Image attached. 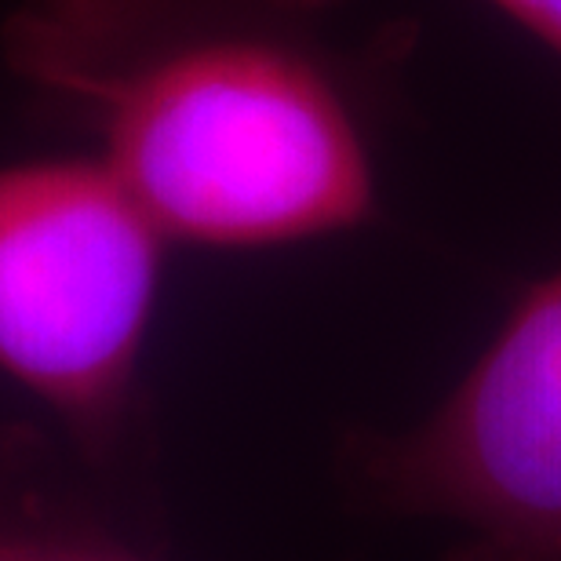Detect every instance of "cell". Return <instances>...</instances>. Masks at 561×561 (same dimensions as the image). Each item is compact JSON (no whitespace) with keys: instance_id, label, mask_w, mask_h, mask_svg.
Returning <instances> with one entry per match:
<instances>
[{"instance_id":"obj_1","label":"cell","mask_w":561,"mask_h":561,"mask_svg":"<svg viewBox=\"0 0 561 561\" xmlns=\"http://www.w3.org/2000/svg\"><path fill=\"white\" fill-rule=\"evenodd\" d=\"M346 0H30L8 62L62 99L168 241L255 249L373 216V121L401 51Z\"/></svg>"},{"instance_id":"obj_4","label":"cell","mask_w":561,"mask_h":561,"mask_svg":"<svg viewBox=\"0 0 561 561\" xmlns=\"http://www.w3.org/2000/svg\"><path fill=\"white\" fill-rule=\"evenodd\" d=\"M492 4L507 11L518 26L536 33L561 59V0H492Z\"/></svg>"},{"instance_id":"obj_3","label":"cell","mask_w":561,"mask_h":561,"mask_svg":"<svg viewBox=\"0 0 561 561\" xmlns=\"http://www.w3.org/2000/svg\"><path fill=\"white\" fill-rule=\"evenodd\" d=\"M164 241L99 157L0 168V368L77 416L114 409Z\"/></svg>"},{"instance_id":"obj_2","label":"cell","mask_w":561,"mask_h":561,"mask_svg":"<svg viewBox=\"0 0 561 561\" xmlns=\"http://www.w3.org/2000/svg\"><path fill=\"white\" fill-rule=\"evenodd\" d=\"M343 474L368 511L456 525L442 561H561V271L423 423L354 437Z\"/></svg>"}]
</instances>
